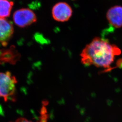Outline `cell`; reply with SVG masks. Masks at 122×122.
I'll return each instance as SVG.
<instances>
[{
  "mask_svg": "<svg viewBox=\"0 0 122 122\" xmlns=\"http://www.w3.org/2000/svg\"><path fill=\"white\" fill-rule=\"evenodd\" d=\"M14 3L8 0H0V17L5 18L10 16Z\"/></svg>",
  "mask_w": 122,
  "mask_h": 122,
  "instance_id": "52a82bcc",
  "label": "cell"
},
{
  "mask_svg": "<svg viewBox=\"0 0 122 122\" xmlns=\"http://www.w3.org/2000/svg\"><path fill=\"white\" fill-rule=\"evenodd\" d=\"M15 122H32L24 118H20L16 120Z\"/></svg>",
  "mask_w": 122,
  "mask_h": 122,
  "instance_id": "ba28073f",
  "label": "cell"
},
{
  "mask_svg": "<svg viewBox=\"0 0 122 122\" xmlns=\"http://www.w3.org/2000/svg\"><path fill=\"white\" fill-rule=\"evenodd\" d=\"M14 31L12 22L0 17V43L6 44L12 36Z\"/></svg>",
  "mask_w": 122,
  "mask_h": 122,
  "instance_id": "8992f818",
  "label": "cell"
},
{
  "mask_svg": "<svg viewBox=\"0 0 122 122\" xmlns=\"http://www.w3.org/2000/svg\"><path fill=\"white\" fill-rule=\"evenodd\" d=\"M52 16L55 20L65 22L68 21L72 14V10L67 3L60 2L56 4L52 9Z\"/></svg>",
  "mask_w": 122,
  "mask_h": 122,
  "instance_id": "277c9868",
  "label": "cell"
},
{
  "mask_svg": "<svg viewBox=\"0 0 122 122\" xmlns=\"http://www.w3.org/2000/svg\"><path fill=\"white\" fill-rule=\"evenodd\" d=\"M13 20L15 24L21 28H24L36 22L37 20L35 13L29 8H22L14 13Z\"/></svg>",
  "mask_w": 122,
  "mask_h": 122,
  "instance_id": "3957f363",
  "label": "cell"
},
{
  "mask_svg": "<svg viewBox=\"0 0 122 122\" xmlns=\"http://www.w3.org/2000/svg\"><path fill=\"white\" fill-rule=\"evenodd\" d=\"M17 80L9 72L0 73V97L7 101L12 97L15 90Z\"/></svg>",
  "mask_w": 122,
  "mask_h": 122,
  "instance_id": "7a4b0ae2",
  "label": "cell"
},
{
  "mask_svg": "<svg viewBox=\"0 0 122 122\" xmlns=\"http://www.w3.org/2000/svg\"><path fill=\"white\" fill-rule=\"evenodd\" d=\"M121 53L117 46L97 37L86 46L80 56L82 63L85 66H94L110 70L116 57Z\"/></svg>",
  "mask_w": 122,
  "mask_h": 122,
  "instance_id": "6da1fadb",
  "label": "cell"
},
{
  "mask_svg": "<svg viewBox=\"0 0 122 122\" xmlns=\"http://www.w3.org/2000/svg\"><path fill=\"white\" fill-rule=\"evenodd\" d=\"M106 17L109 23L115 28L122 27V6H115L109 10Z\"/></svg>",
  "mask_w": 122,
  "mask_h": 122,
  "instance_id": "5b68a950",
  "label": "cell"
},
{
  "mask_svg": "<svg viewBox=\"0 0 122 122\" xmlns=\"http://www.w3.org/2000/svg\"><path fill=\"white\" fill-rule=\"evenodd\" d=\"M2 109H1V107H0V113H1L2 112Z\"/></svg>",
  "mask_w": 122,
  "mask_h": 122,
  "instance_id": "9c48e42d",
  "label": "cell"
}]
</instances>
